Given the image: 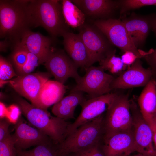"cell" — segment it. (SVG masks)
Here are the masks:
<instances>
[{"label":"cell","mask_w":156,"mask_h":156,"mask_svg":"<svg viewBox=\"0 0 156 156\" xmlns=\"http://www.w3.org/2000/svg\"><path fill=\"white\" fill-rule=\"evenodd\" d=\"M138 102L142 116L153 130L155 127L153 117L156 109V79L152 78L144 86Z\"/></svg>","instance_id":"ffe728a7"},{"label":"cell","mask_w":156,"mask_h":156,"mask_svg":"<svg viewBox=\"0 0 156 156\" xmlns=\"http://www.w3.org/2000/svg\"><path fill=\"white\" fill-rule=\"evenodd\" d=\"M19 42L29 52L37 57L40 64L44 63L53 49L52 38L30 29L23 33Z\"/></svg>","instance_id":"e0dca14e"},{"label":"cell","mask_w":156,"mask_h":156,"mask_svg":"<svg viewBox=\"0 0 156 156\" xmlns=\"http://www.w3.org/2000/svg\"><path fill=\"white\" fill-rule=\"evenodd\" d=\"M16 101L29 123L49 137L55 144L64 140L70 123L52 116L47 110L36 107L21 98H17Z\"/></svg>","instance_id":"3957f363"},{"label":"cell","mask_w":156,"mask_h":156,"mask_svg":"<svg viewBox=\"0 0 156 156\" xmlns=\"http://www.w3.org/2000/svg\"><path fill=\"white\" fill-rule=\"evenodd\" d=\"M27 11L30 27H41L53 38L70 31L63 16L62 1L28 0Z\"/></svg>","instance_id":"6da1fadb"},{"label":"cell","mask_w":156,"mask_h":156,"mask_svg":"<svg viewBox=\"0 0 156 156\" xmlns=\"http://www.w3.org/2000/svg\"><path fill=\"white\" fill-rule=\"evenodd\" d=\"M156 35V16L153 17L152 22V28Z\"/></svg>","instance_id":"74e56055"},{"label":"cell","mask_w":156,"mask_h":156,"mask_svg":"<svg viewBox=\"0 0 156 156\" xmlns=\"http://www.w3.org/2000/svg\"><path fill=\"white\" fill-rule=\"evenodd\" d=\"M152 78L151 68H144L140 58H138L132 64L127 66L126 70L114 78L110 87L112 90L144 87Z\"/></svg>","instance_id":"7c38bea8"},{"label":"cell","mask_w":156,"mask_h":156,"mask_svg":"<svg viewBox=\"0 0 156 156\" xmlns=\"http://www.w3.org/2000/svg\"><path fill=\"white\" fill-rule=\"evenodd\" d=\"M44 63L56 81L62 84L70 78H74L76 82L81 77L77 71L78 66L63 51L53 49Z\"/></svg>","instance_id":"8fae6325"},{"label":"cell","mask_w":156,"mask_h":156,"mask_svg":"<svg viewBox=\"0 0 156 156\" xmlns=\"http://www.w3.org/2000/svg\"><path fill=\"white\" fill-rule=\"evenodd\" d=\"M117 93H109L86 100L81 105V110L73 123L68 125L67 136L80 126L92 121L109 109Z\"/></svg>","instance_id":"30bf717a"},{"label":"cell","mask_w":156,"mask_h":156,"mask_svg":"<svg viewBox=\"0 0 156 156\" xmlns=\"http://www.w3.org/2000/svg\"><path fill=\"white\" fill-rule=\"evenodd\" d=\"M136 151L146 156H156L153 130L142 116L134 98L130 100Z\"/></svg>","instance_id":"9c48e42d"},{"label":"cell","mask_w":156,"mask_h":156,"mask_svg":"<svg viewBox=\"0 0 156 156\" xmlns=\"http://www.w3.org/2000/svg\"><path fill=\"white\" fill-rule=\"evenodd\" d=\"M118 8L121 14L142 7L156 6V0H122L118 1Z\"/></svg>","instance_id":"484cf974"},{"label":"cell","mask_w":156,"mask_h":156,"mask_svg":"<svg viewBox=\"0 0 156 156\" xmlns=\"http://www.w3.org/2000/svg\"><path fill=\"white\" fill-rule=\"evenodd\" d=\"M62 3L63 16L70 27L78 28L85 23L86 18L85 15L71 0H63Z\"/></svg>","instance_id":"603a6c76"},{"label":"cell","mask_w":156,"mask_h":156,"mask_svg":"<svg viewBox=\"0 0 156 156\" xmlns=\"http://www.w3.org/2000/svg\"><path fill=\"white\" fill-rule=\"evenodd\" d=\"M10 123L8 119L5 118L0 119V141L3 140L10 133L8 128Z\"/></svg>","instance_id":"836d02e7"},{"label":"cell","mask_w":156,"mask_h":156,"mask_svg":"<svg viewBox=\"0 0 156 156\" xmlns=\"http://www.w3.org/2000/svg\"><path fill=\"white\" fill-rule=\"evenodd\" d=\"M138 58H139L134 53L130 51L124 52L121 57L123 63L127 66L132 64Z\"/></svg>","instance_id":"e575fe53"},{"label":"cell","mask_w":156,"mask_h":156,"mask_svg":"<svg viewBox=\"0 0 156 156\" xmlns=\"http://www.w3.org/2000/svg\"><path fill=\"white\" fill-rule=\"evenodd\" d=\"M66 88L64 84L56 81L48 80L40 90L35 107L47 110L63 98Z\"/></svg>","instance_id":"44dd1931"},{"label":"cell","mask_w":156,"mask_h":156,"mask_svg":"<svg viewBox=\"0 0 156 156\" xmlns=\"http://www.w3.org/2000/svg\"><path fill=\"white\" fill-rule=\"evenodd\" d=\"M86 100L83 92L71 91L69 94L54 105L52 112L55 116L66 120L75 119L76 108L78 105H81Z\"/></svg>","instance_id":"7402d4cb"},{"label":"cell","mask_w":156,"mask_h":156,"mask_svg":"<svg viewBox=\"0 0 156 156\" xmlns=\"http://www.w3.org/2000/svg\"><path fill=\"white\" fill-rule=\"evenodd\" d=\"M132 156H146L145 155H144L142 154L141 153H138V154L133 155Z\"/></svg>","instance_id":"b9f144b4"},{"label":"cell","mask_w":156,"mask_h":156,"mask_svg":"<svg viewBox=\"0 0 156 156\" xmlns=\"http://www.w3.org/2000/svg\"><path fill=\"white\" fill-rule=\"evenodd\" d=\"M51 75L48 73H35L18 76L12 80L4 82L23 96L29 100L35 106L40 90Z\"/></svg>","instance_id":"4fadbf2b"},{"label":"cell","mask_w":156,"mask_h":156,"mask_svg":"<svg viewBox=\"0 0 156 156\" xmlns=\"http://www.w3.org/2000/svg\"><path fill=\"white\" fill-rule=\"evenodd\" d=\"M17 151L12 135L10 133L0 141V156H16Z\"/></svg>","instance_id":"83f0119b"},{"label":"cell","mask_w":156,"mask_h":156,"mask_svg":"<svg viewBox=\"0 0 156 156\" xmlns=\"http://www.w3.org/2000/svg\"><path fill=\"white\" fill-rule=\"evenodd\" d=\"M28 0L0 1V36L14 46L30 27Z\"/></svg>","instance_id":"7a4b0ae2"},{"label":"cell","mask_w":156,"mask_h":156,"mask_svg":"<svg viewBox=\"0 0 156 156\" xmlns=\"http://www.w3.org/2000/svg\"><path fill=\"white\" fill-rule=\"evenodd\" d=\"M153 131V139L154 146L156 151V126L152 130Z\"/></svg>","instance_id":"f35d334b"},{"label":"cell","mask_w":156,"mask_h":156,"mask_svg":"<svg viewBox=\"0 0 156 156\" xmlns=\"http://www.w3.org/2000/svg\"><path fill=\"white\" fill-rule=\"evenodd\" d=\"M16 76L11 63L1 56L0 57V84Z\"/></svg>","instance_id":"f1b7e54d"},{"label":"cell","mask_w":156,"mask_h":156,"mask_svg":"<svg viewBox=\"0 0 156 156\" xmlns=\"http://www.w3.org/2000/svg\"><path fill=\"white\" fill-rule=\"evenodd\" d=\"M15 124V132L12 135L17 150H25L33 146L53 143L40 130L24 122L21 117Z\"/></svg>","instance_id":"5bb4252c"},{"label":"cell","mask_w":156,"mask_h":156,"mask_svg":"<svg viewBox=\"0 0 156 156\" xmlns=\"http://www.w3.org/2000/svg\"><path fill=\"white\" fill-rule=\"evenodd\" d=\"M103 140L77 153V156H106L103 147Z\"/></svg>","instance_id":"4dcf8cb0"},{"label":"cell","mask_w":156,"mask_h":156,"mask_svg":"<svg viewBox=\"0 0 156 156\" xmlns=\"http://www.w3.org/2000/svg\"><path fill=\"white\" fill-rule=\"evenodd\" d=\"M85 74L77 82L71 91L87 93L89 99L110 93V85L115 77L106 73L101 66H92L85 69Z\"/></svg>","instance_id":"ba28073f"},{"label":"cell","mask_w":156,"mask_h":156,"mask_svg":"<svg viewBox=\"0 0 156 156\" xmlns=\"http://www.w3.org/2000/svg\"><path fill=\"white\" fill-rule=\"evenodd\" d=\"M57 156H77V153H71L67 154L58 155Z\"/></svg>","instance_id":"ab89813d"},{"label":"cell","mask_w":156,"mask_h":156,"mask_svg":"<svg viewBox=\"0 0 156 156\" xmlns=\"http://www.w3.org/2000/svg\"><path fill=\"white\" fill-rule=\"evenodd\" d=\"M78 28L88 53L87 68L116 52L114 46L93 22L86 21Z\"/></svg>","instance_id":"5b68a950"},{"label":"cell","mask_w":156,"mask_h":156,"mask_svg":"<svg viewBox=\"0 0 156 156\" xmlns=\"http://www.w3.org/2000/svg\"><path fill=\"white\" fill-rule=\"evenodd\" d=\"M72 2L92 19L111 18L118 8L117 1L110 0H72Z\"/></svg>","instance_id":"2e32d148"},{"label":"cell","mask_w":156,"mask_h":156,"mask_svg":"<svg viewBox=\"0 0 156 156\" xmlns=\"http://www.w3.org/2000/svg\"><path fill=\"white\" fill-rule=\"evenodd\" d=\"M14 47L12 59L17 69L25 64L28 59L29 52L19 42L15 44Z\"/></svg>","instance_id":"4316f807"},{"label":"cell","mask_w":156,"mask_h":156,"mask_svg":"<svg viewBox=\"0 0 156 156\" xmlns=\"http://www.w3.org/2000/svg\"><path fill=\"white\" fill-rule=\"evenodd\" d=\"M153 120L155 125V127L156 126V109L154 113L153 117Z\"/></svg>","instance_id":"60d3db41"},{"label":"cell","mask_w":156,"mask_h":156,"mask_svg":"<svg viewBox=\"0 0 156 156\" xmlns=\"http://www.w3.org/2000/svg\"><path fill=\"white\" fill-rule=\"evenodd\" d=\"M143 58L150 66L152 74V78L156 79V48L150 49L148 53Z\"/></svg>","instance_id":"1f68e13d"},{"label":"cell","mask_w":156,"mask_h":156,"mask_svg":"<svg viewBox=\"0 0 156 156\" xmlns=\"http://www.w3.org/2000/svg\"><path fill=\"white\" fill-rule=\"evenodd\" d=\"M10 42L8 40L4 39L0 42V48L1 51H5L8 47L11 45Z\"/></svg>","instance_id":"d590c367"},{"label":"cell","mask_w":156,"mask_h":156,"mask_svg":"<svg viewBox=\"0 0 156 156\" xmlns=\"http://www.w3.org/2000/svg\"><path fill=\"white\" fill-rule=\"evenodd\" d=\"M103 114L94 120L80 126L57 145V155L77 153L102 141L104 136Z\"/></svg>","instance_id":"277c9868"},{"label":"cell","mask_w":156,"mask_h":156,"mask_svg":"<svg viewBox=\"0 0 156 156\" xmlns=\"http://www.w3.org/2000/svg\"><path fill=\"white\" fill-rule=\"evenodd\" d=\"M106 156H128L136 151L133 129L114 133L103 138Z\"/></svg>","instance_id":"9a60e30c"},{"label":"cell","mask_w":156,"mask_h":156,"mask_svg":"<svg viewBox=\"0 0 156 156\" xmlns=\"http://www.w3.org/2000/svg\"><path fill=\"white\" fill-rule=\"evenodd\" d=\"M93 23L113 45L124 53L131 52L140 59L148 53L137 48L120 19H99Z\"/></svg>","instance_id":"52a82bcc"},{"label":"cell","mask_w":156,"mask_h":156,"mask_svg":"<svg viewBox=\"0 0 156 156\" xmlns=\"http://www.w3.org/2000/svg\"><path fill=\"white\" fill-rule=\"evenodd\" d=\"M114 53L99 61L100 66L105 71L108 70L113 74L119 75L127 66L123 62L121 58L116 55Z\"/></svg>","instance_id":"cb8c5ba5"},{"label":"cell","mask_w":156,"mask_h":156,"mask_svg":"<svg viewBox=\"0 0 156 156\" xmlns=\"http://www.w3.org/2000/svg\"><path fill=\"white\" fill-rule=\"evenodd\" d=\"M153 17L133 14L122 20L137 48L142 46L144 44L152 28Z\"/></svg>","instance_id":"ac0fdd59"},{"label":"cell","mask_w":156,"mask_h":156,"mask_svg":"<svg viewBox=\"0 0 156 156\" xmlns=\"http://www.w3.org/2000/svg\"><path fill=\"white\" fill-rule=\"evenodd\" d=\"M7 111L6 108L4 104L1 102L0 103V119L6 117Z\"/></svg>","instance_id":"8d00e7d4"},{"label":"cell","mask_w":156,"mask_h":156,"mask_svg":"<svg viewBox=\"0 0 156 156\" xmlns=\"http://www.w3.org/2000/svg\"><path fill=\"white\" fill-rule=\"evenodd\" d=\"M63 44L68 55L79 67L87 68L88 59L85 46L80 34L71 31L62 36Z\"/></svg>","instance_id":"d6986e66"},{"label":"cell","mask_w":156,"mask_h":156,"mask_svg":"<svg viewBox=\"0 0 156 156\" xmlns=\"http://www.w3.org/2000/svg\"><path fill=\"white\" fill-rule=\"evenodd\" d=\"M39 64L37 57L29 52L28 59L25 64L22 67L17 69L19 76L31 73Z\"/></svg>","instance_id":"f546056e"},{"label":"cell","mask_w":156,"mask_h":156,"mask_svg":"<svg viewBox=\"0 0 156 156\" xmlns=\"http://www.w3.org/2000/svg\"><path fill=\"white\" fill-rule=\"evenodd\" d=\"M21 112L18 105H12L7 108L6 117L10 122L16 123L19 118Z\"/></svg>","instance_id":"d6a6232c"},{"label":"cell","mask_w":156,"mask_h":156,"mask_svg":"<svg viewBox=\"0 0 156 156\" xmlns=\"http://www.w3.org/2000/svg\"><path fill=\"white\" fill-rule=\"evenodd\" d=\"M57 145L52 143L36 146L29 151L17 150L16 156H57Z\"/></svg>","instance_id":"d4e9b609"},{"label":"cell","mask_w":156,"mask_h":156,"mask_svg":"<svg viewBox=\"0 0 156 156\" xmlns=\"http://www.w3.org/2000/svg\"><path fill=\"white\" fill-rule=\"evenodd\" d=\"M129 94H117L104 116V138L132 129L133 119Z\"/></svg>","instance_id":"8992f818"}]
</instances>
